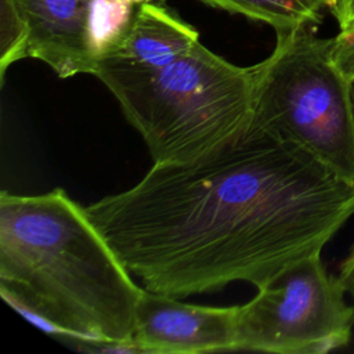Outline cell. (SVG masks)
Returning a JSON list of instances; mask_svg holds the SVG:
<instances>
[{
    "label": "cell",
    "instance_id": "cell-1",
    "mask_svg": "<svg viewBox=\"0 0 354 354\" xmlns=\"http://www.w3.org/2000/svg\"><path fill=\"white\" fill-rule=\"evenodd\" d=\"M86 210L142 288L185 297L236 281L261 288L322 253L354 216V185L250 123L217 151L153 165Z\"/></svg>",
    "mask_w": 354,
    "mask_h": 354
},
{
    "label": "cell",
    "instance_id": "cell-2",
    "mask_svg": "<svg viewBox=\"0 0 354 354\" xmlns=\"http://www.w3.org/2000/svg\"><path fill=\"white\" fill-rule=\"evenodd\" d=\"M144 288L62 188L0 194V293L48 333L97 350L136 351L134 314Z\"/></svg>",
    "mask_w": 354,
    "mask_h": 354
},
{
    "label": "cell",
    "instance_id": "cell-3",
    "mask_svg": "<svg viewBox=\"0 0 354 354\" xmlns=\"http://www.w3.org/2000/svg\"><path fill=\"white\" fill-rule=\"evenodd\" d=\"M144 138L153 165L201 159L252 123L253 72L201 41L159 68L100 62L94 72Z\"/></svg>",
    "mask_w": 354,
    "mask_h": 354
},
{
    "label": "cell",
    "instance_id": "cell-4",
    "mask_svg": "<svg viewBox=\"0 0 354 354\" xmlns=\"http://www.w3.org/2000/svg\"><path fill=\"white\" fill-rule=\"evenodd\" d=\"M271 54L252 65V124L292 142L354 185V98L330 37L310 25L275 30Z\"/></svg>",
    "mask_w": 354,
    "mask_h": 354
},
{
    "label": "cell",
    "instance_id": "cell-5",
    "mask_svg": "<svg viewBox=\"0 0 354 354\" xmlns=\"http://www.w3.org/2000/svg\"><path fill=\"white\" fill-rule=\"evenodd\" d=\"M321 253L282 271L238 308L235 351L326 354L350 344L354 304Z\"/></svg>",
    "mask_w": 354,
    "mask_h": 354
},
{
    "label": "cell",
    "instance_id": "cell-6",
    "mask_svg": "<svg viewBox=\"0 0 354 354\" xmlns=\"http://www.w3.org/2000/svg\"><path fill=\"white\" fill-rule=\"evenodd\" d=\"M28 28V57L61 77L94 75L147 0H15ZM159 1V0H158Z\"/></svg>",
    "mask_w": 354,
    "mask_h": 354
},
{
    "label": "cell",
    "instance_id": "cell-7",
    "mask_svg": "<svg viewBox=\"0 0 354 354\" xmlns=\"http://www.w3.org/2000/svg\"><path fill=\"white\" fill-rule=\"evenodd\" d=\"M144 288L134 314L138 353L199 354L235 351L239 306L191 304Z\"/></svg>",
    "mask_w": 354,
    "mask_h": 354
},
{
    "label": "cell",
    "instance_id": "cell-8",
    "mask_svg": "<svg viewBox=\"0 0 354 354\" xmlns=\"http://www.w3.org/2000/svg\"><path fill=\"white\" fill-rule=\"evenodd\" d=\"M199 41V32L170 10L165 1L147 0L136 10L126 33L113 51L100 62L159 68L181 57Z\"/></svg>",
    "mask_w": 354,
    "mask_h": 354
},
{
    "label": "cell",
    "instance_id": "cell-9",
    "mask_svg": "<svg viewBox=\"0 0 354 354\" xmlns=\"http://www.w3.org/2000/svg\"><path fill=\"white\" fill-rule=\"evenodd\" d=\"M203 4L238 14L248 19L270 25L274 30L303 25L314 26L321 21L324 8H332L335 0H199Z\"/></svg>",
    "mask_w": 354,
    "mask_h": 354
},
{
    "label": "cell",
    "instance_id": "cell-10",
    "mask_svg": "<svg viewBox=\"0 0 354 354\" xmlns=\"http://www.w3.org/2000/svg\"><path fill=\"white\" fill-rule=\"evenodd\" d=\"M28 57V28L15 0H0V77L7 68Z\"/></svg>",
    "mask_w": 354,
    "mask_h": 354
},
{
    "label": "cell",
    "instance_id": "cell-11",
    "mask_svg": "<svg viewBox=\"0 0 354 354\" xmlns=\"http://www.w3.org/2000/svg\"><path fill=\"white\" fill-rule=\"evenodd\" d=\"M330 12L336 18L339 29L354 25V0H335Z\"/></svg>",
    "mask_w": 354,
    "mask_h": 354
},
{
    "label": "cell",
    "instance_id": "cell-12",
    "mask_svg": "<svg viewBox=\"0 0 354 354\" xmlns=\"http://www.w3.org/2000/svg\"><path fill=\"white\" fill-rule=\"evenodd\" d=\"M342 283L344 285V288H346V290H347V295H348V297L351 299V301H353V304H354V278L347 279V281H344V282H342Z\"/></svg>",
    "mask_w": 354,
    "mask_h": 354
},
{
    "label": "cell",
    "instance_id": "cell-13",
    "mask_svg": "<svg viewBox=\"0 0 354 354\" xmlns=\"http://www.w3.org/2000/svg\"><path fill=\"white\" fill-rule=\"evenodd\" d=\"M351 90H353V98H354V87H351Z\"/></svg>",
    "mask_w": 354,
    "mask_h": 354
},
{
    "label": "cell",
    "instance_id": "cell-14",
    "mask_svg": "<svg viewBox=\"0 0 354 354\" xmlns=\"http://www.w3.org/2000/svg\"><path fill=\"white\" fill-rule=\"evenodd\" d=\"M159 1H165L166 3V0H159Z\"/></svg>",
    "mask_w": 354,
    "mask_h": 354
}]
</instances>
